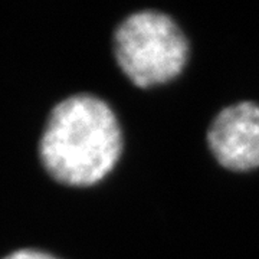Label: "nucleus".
Returning a JSON list of instances; mask_svg holds the SVG:
<instances>
[{"instance_id":"2","label":"nucleus","mask_w":259,"mask_h":259,"mask_svg":"<svg viewBox=\"0 0 259 259\" xmlns=\"http://www.w3.org/2000/svg\"><path fill=\"white\" fill-rule=\"evenodd\" d=\"M117 64L130 81L148 88L171 81L182 72L189 47L171 19L153 10L134 13L115 30Z\"/></svg>"},{"instance_id":"1","label":"nucleus","mask_w":259,"mask_h":259,"mask_svg":"<svg viewBox=\"0 0 259 259\" xmlns=\"http://www.w3.org/2000/svg\"><path fill=\"white\" fill-rule=\"evenodd\" d=\"M121 154V131L111 108L93 95L59 102L39 144L47 171L66 186H91L111 171Z\"/></svg>"},{"instance_id":"4","label":"nucleus","mask_w":259,"mask_h":259,"mask_svg":"<svg viewBox=\"0 0 259 259\" xmlns=\"http://www.w3.org/2000/svg\"><path fill=\"white\" fill-rule=\"evenodd\" d=\"M3 259H58L49 253H45V252H40V250L35 249H22L16 250L13 253L8 255L6 258Z\"/></svg>"},{"instance_id":"3","label":"nucleus","mask_w":259,"mask_h":259,"mask_svg":"<svg viewBox=\"0 0 259 259\" xmlns=\"http://www.w3.org/2000/svg\"><path fill=\"white\" fill-rule=\"evenodd\" d=\"M213 156L229 170L245 171L259 166V105L239 102L225 108L207 133Z\"/></svg>"}]
</instances>
